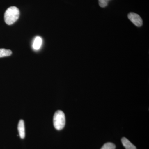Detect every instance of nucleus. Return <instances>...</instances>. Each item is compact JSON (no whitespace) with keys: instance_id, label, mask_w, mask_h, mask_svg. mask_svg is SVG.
I'll return each instance as SVG.
<instances>
[{"instance_id":"6e6552de","label":"nucleus","mask_w":149,"mask_h":149,"mask_svg":"<svg viewBox=\"0 0 149 149\" xmlns=\"http://www.w3.org/2000/svg\"><path fill=\"white\" fill-rule=\"evenodd\" d=\"M116 146L111 143H107L104 144L101 149H115Z\"/></svg>"},{"instance_id":"20e7f679","label":"nucleus","mask_w":149,"mask_h":149,"mask_svg":"<svg viewBox=\"0 0 149 149\" xmlns=\"http://www.w3.org/2000/svg\"><path fill=\"white\" fill-rule=\"evenodd\" d=\"M18 130L19 137L22 139H24L25 138V126L24 122L23 120H20L18 124Z\"/></svg>"},{"instance_id":"f03ea898","label":"nucleus","mask_w":149,"mask_h":149,"mask_svg":"<svg viewBox=\"0 0 149 149\" xmlns=\"http://www.w3.org/2000/svg\"><path fill=\"white\" fill-rule=\"evenodd\" d=\"M54 127L57 130L63 129L65 124V117L63 111L58 110L56 112L54 116Z\"/></svg>"},{"instance_id":"39448f33","label":"nucleus","mask_w":149,"mask_h":149,"mask_svg":"<svg viewBox=\"0 0 149 149\" xmlns=\"http://www.w3.org/2000/svg\"><path fill=\"white\" fill-rule=\"evenodd\" d=\"M42 43V40L41 37L37 36L35 37L33 42L32 47L35 50H38L41 48Z\"/></svg>"},{"instance_id":"7ed1b4c3","label":"nucleus","mask_w":149,"mask_h":149,"mask_svg":"<svg viewBox=\"0 0 149 149\" xmlns=\"http://www.w3.org/2000/svg\"><path fill=\"white\" fill-rule=\"evenodd\" d=\"M128 17L130 21L137 27H140L143 25V20L138 14L133 12L130 13L128 14Z\"/></svg>"},{"instance_id":"f257e3e1","label":"nucleus","mask_w":149,"mask_h":149,"mask_svg":"<svg viewBox=\"0 0 149 149\" xmlns=\"http://www.w3.org/2000/svg\"><path fill=\"white\" fill-rule=\"evenodd\" d=\"M19 16V11L15 6H11L6 11L4 19L6 23L8 25H11L18 19Z\"/></svg>"},{"instance_id":"423d86ee","label":"nucleus","mask_w":149,"mask_h":149,"mask_svg":"<svg viewBox=\"0 0 149 149\" xmlns=\"http://www.w3.org/2000/svg\"><path fill=\"white\" fill-rule=\"evenodd\" d=\"M121 142L123 146L126 149H137L136 147L126 138H123L121 139Z\"/></svg>"},{"instance_id":"9d476101","label":"nucleus","mask_w":149,"mask_h":149,"mask_svg":"<svg viewBox=\"0 0 149 149\" xmlns=\"http://www.w3.org/2000/svg\"><path fill=\"white\" fill-rule=\"evenodd\" d=\"M108 1H109L110 0H107Z\"/></svg>"},{"instance_id":"1a4fd4ad","label":"nucleus","mask_w":149,"mask_h":149,"mask_svg":"<svg viewBox=\"0 0 149 149\" xmlns=\"http://www.w3.org/2000/svg\"><path fill=\"white\" fill-rule=\"evenodd\" d=\"M108 1L107 0H99V5L102 8H104L108 5Z\"/></svg>"},{"instance_id":"0eeeda50","label":"nucleus","mask_w":149,"mask_h":149,"mask_svg":"<svg viewBox=\"0 0 149 149\" xmlns=\"http://www.w3.org/2000/svg\"><path fill=\"white\" fill-rule=\"evenodd\" d=\"M12 54V51L5 49H0V58L9 56Z\"/></svg>"}]
</instances>
